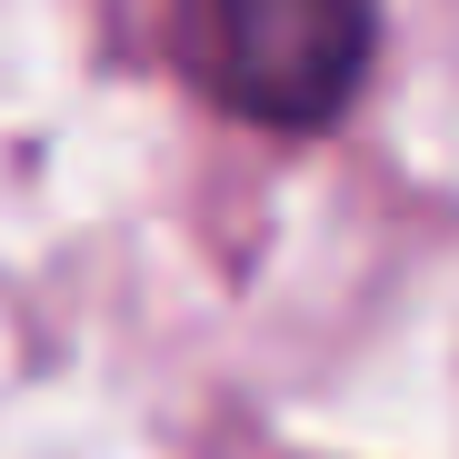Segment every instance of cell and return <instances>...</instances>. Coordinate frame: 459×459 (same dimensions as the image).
Returning <instances> with one entry per match:
<instances>
[{
	"label": "cell",
	"mask_w": 459,
	"mask_h": 459,
	"mask_svg": "<svg viewBox=\"0 0 459 459\" xmlns=\"http://www.w3.org/2000/svg\"><path fill=\"white\" fill-rule=\"evenodd\" d=\"M379 0H180L190 81L260 130H330L369 70Z\"/></svg>",
	"instance_id": "obj_1"
}]
</instances>
